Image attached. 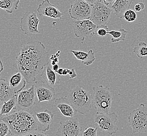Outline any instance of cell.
<instances>
[{
  "label": "cell",
  "mask_w": 147,
  "mask_h": 136,
  "mask_svg": "<svg viewBox=\"0 0 147 136\" xmlns=\"http://www.w3.org/2000/svg\"><path fill=\"white\" fill-rule=\"evenodd\" d=\"M50 57L44 44L40 41L24 45L16 57V65L28 84L35 83L37 76L49 64Z\"/></svg>",
  "instance_id": "obj_1"
},
{
  "label": "cell",
  "mask_w": 147,
  "mask_h": 136,
  "mask_svg": "<svg viewBox=\"0 0 147 136\" xmlns=\"http://www.w3.org/2000/svg\"><path fill=\"white\" fill-rule=\"evenodd\" d=\"M2 121L8 125L12 134L19 136L38 130V124L35 116L24 110H18L3 117Z\"/></svg>",
  "instance_id": "obj_2"
},
{
  "label": "cell",
  "mask_w": 147,
  "mask_h": 136,
  "mask_svg": "<svg viewBox=\"0 0 147 136\" xmlns=\"http://www.w3.org/2000/svg\"><path fill=\"white\" fill-rule=\"evenodd\" d=\"M68 100L77 112L84 115L91 108L92 96L90 92L80 86H76L69 93Z\"/></svg>",
  "instance_id": "obj_3"
},
{
  "label": "cell",
  "mask_w": 147,
  "mask_h": 136,
  "mask_svg": "<svg viewBox=\"0 0 147 136\" xmlns=\"http://www.w3.org/2000/svg\"><path fill=\"white\" fill-rule=\"evenodd\" d=\"M92 103L97 112L109 114L113 100V94L107 86H98L93 87Z\"/></svg>",
  "instance_id": "obj_4"
},
{
  "label": "cell",
  "mask_w": 147,
  "mask_h": 136,
  "mask_svg": "<svg viewBox=\"0 0 147 136\" xmlns=\"http://www.w3.org/2000/svg\"><path fill=\"white\" fill-rule=\"evenodd\" d=\"M128 123L134 133L147 132V108L144 103L133 110L128 117Z\"/></svg>",
  "instance_id": "obj_5"
},
{
  "label": "cell",
  "mask_w": 147,
  "mask_h": 136,
  "mask_svg": "<svg viewBox=\"0 0 147 136\" xmlns=\"http://www.w3.org/2000/svg\"><path fill=\"white\" fill-rule=\"evenodd\" d=\"M117 117L115 112L109 114L97 112L95 116L94 123L98 125L100 131L113 135L118 130L116 125Z\"/></svg>",
  "instance_id": "obj_6"
},
{
  "label": "cell",
  "mask_w": 147,
  "mask_h": 136,
  "mask_svg": "<svg viewBox=\"0 0 147 136\" xmlns=\"http://www.w3.org/2000/svg\"><path fill=\"white\" fill-rule=\"evenodd\" d=\"M112 9L100 1L92 6L90 20L97 27L106 26L111 18Z\"/></svg>",
  "instance_id": "obj_7"
},
{
  "label": "cell",
  "mask_w": 147,
  "mask_h": 136,
  "mask_svg": "<svg viewBox=\"0 0 147 136\" xmlns=\"http://www.w3.org/2000/svg\"><path fill=\"white\" fill-rule=\"evenodd\" d=\"M92 6L84 0H76L71 4L69 9L70 18L76 21L90 20Z\"/></svg>",
  "instance_id": "obj_8"
},
{
  "label": "cell",
  "mask_w": 147,
  "mask_h": 136,
  "mask_svg": "<svg viewBox=\"0 0 147 136\" xmlns=\"http://www.w3.org/2000/svg\"><path fill=\"white\" fill-rule=\"evenodd\" d=\"M97 26L90 20L74 21L73 24L74 34L77 38L81 39L83 42L85 38H91L96 35Z\"/></svg>",
  "instance_id": "obj_9"
},
{
  "label": "cell",
  "mask_w": 147,
  "mask_h": 136,
  "mask_svg": "<svg viewBox=\"0 0 147 136\" xmlns=\"http://www.w3.org/2000/svg\"><path fill=\"white\" fill-rule=\"evenodd\" d=\"M39 23V20L36 13L27 12L21 18L20 28L27 36H34L40 33L38 29Z\"/></svg>",
  "instance_id": "obj_10"
},
{
  "label": "cell",
  "mask_w": 147,
  "mask_h": 136,
  "mask_svg": "<svg viewBox=\"0 0 147 136\" xmlns=\"http://www.w3.org/2000/svg\"><path fill=\"white\" fill-rule=\"evenodd\" d=\"M82 127L77 118H69L60 122L56 133L57 136H80Z\"/></svg>",
  "instance_id": "obj_11"
},
{
  "label": "cell",
  "mask_w": 147,
  "mask_h": 136,
  "mask_svg": "<svg viewBox=\"0 0 147 136\" xmlns=\"http://www.w3.org/2000/svg\"><path fill=\"white\" fill-rule=\"evenodd\" d=\"M17 106L18 110H28L36 104L35 88L34 84L29 89L17 94Z\"/></svg>",
  "instance_id": "obj_12"
},
{
  "label": "cell",
  "mask_w": 147,
  "mask_h": 136,
  "mask_svg": "<svg viewBox=\"0 0 147 136\" xmlns=\"http://www.w3.org/2000/svg\"><path fill=\"white\" fill-rule=\"evenodd\" d=\"M36 95L38 103L55 101L56 94L55 89L47 85L42 81H36L34 83Z\"/></svg>",
  "instance_id": "obj_13"
},
{
  "label": "cell",
  "mask_w": 147,
  "mask_h": 136,
  "mask_svg": "<svg viewBox=\"0 0 147 136\" xmlns=\"http://www.w3.org/2000/svg\"><path fill=\"white\" fill-rule=\"evenodd\" d=\"M39 15L45 16L53 19H61L63 14L55 5L50 3L49 0H44L39 4L37 9Z\"/></svg>",
  "instance_id": "obj_14"
},
{
  "label": "cell",
  "mask_w": 147,
  "mask_h": 136,
  "mask_svg": "<svg viewBox=\"0 0 147 136\" xmlns=\"http://www.w3.org/2000/svg\"><path fill=\"white\" fill-rule=\"evenodd\" d=\"M54 106L60 110L62 115L68 118L74 117L77 112L69 102L67 96L56 99Z\"/></svg>",
  "instance_id": "obj_15"
},
{
  "label": "cell",
  "mask_w": 147,
  "mask_h": 136,
  "mask_svg": "<svg viewBox=\"0 0 147 136\" xmlns=\"http://www.w3.org/2000/svg\"><path fill=\"white\" fill-rule=\"evenodd\" d=\"M56 73V72L53 71L49 65H48L41 71L40 76L43 80V82L50 86V87L55 89L59 86L61 83L60 78L57 76Z\"/></svg>",
  "instance_id": "obj_16"
},
{
  "label": "cell",
  "mask_w": 147,
  "mask_h": 136,
  "mask_svg": "<svg viewBox=\"0 0 147 136\" xmlns=\"http://www.w3.org/2000/svg\"><path fill=\"white\" fill-rule=\"evenodd\" d=\"M134 0H116L112 4L111 9L119 18H124L125 13L129 10Z\"/></svg>",
  "instance_id": "obj_17"
},
{
  "label": "cell",
  "mask_w": 147,
  "mask_h": 136,
  "mask_svg": "<svg viewBox=\"0 0 147 136\" xmlns=\"http://www.w3.org/2000/svg\"><path fill=\"white\" fill-rule=\"evenodd\" d=\"M26 81L21 72H18L10 78L9 86L15 94L23 90L26 84Z\"/></svg>",
  "instance_id": "obj_18"
},
{
  "label": "cell",
  "mask_w": 147,
  "mask_h": 136,
  "mask_svg": "<svg viewBox=\"0 0 147 136\" xmlns=\"http://www.w3.org/2000/svg\"><path fill=\"white\" fill-rule=\"evenodd\" d=\"M35 116L37 122L43 127L42 131L45 133L49 129L54 117L52 112L49 110H46L42 112H36Z\"/></svg>",
  "instance_id": "obj_19"
},
{
  "label": "cell",
  "mask_w": 147,
  "mask_h": 136,
  "mask_svg": "<svg viewBox=\"0 0 147 136\" xmlns=\"http://www.w3.org/2000/svg\"><path fill=\"white\" fill-rule=\"evenodd\" d=\"M70 51L74 54L76 59L81 61L83 65L86 66L91 65L96 59L95 53L92 49L89 50L88 53L78 50H71Z\"/></svg>",
  "instance_id": "obj_20"
},
{
  "label": "cell",
  "mask_w": 147,
  "mask_h": 136,
  "mask_svg": "<svg viewBox=\"0 0 147 136\" xmlns=\"http://www.w3.org/2000/svg\"><path fill=\"white\" fill-rule=\"evenodd\" d=\"M15 93L9 87L6 80L0 79V106L12 98Z\"/></svg>",
  "instance_id": "obj_21"
},
{
  "label": "cell",
  "mask_w": 147,
  "mask_h": 136,
  "mask_svg": "<svg viewBox=\"0 0 147 136\" xmlns=\"http://www.w3.org/2000/svg\"><path fill=\"white\" fill-rule=\"evenodd\" d=\"M21 0H0V9L12 14L17 10Z\"/></svg>",
  "instance_id": "obj_22"
},
{
  "label": "cell",
  "mask_w": 147,
  "mask_h": 136,
  "mask_svg": "<svg viewBox=\"0 0 147 136\" xmlns=\"http://www.w3.org/2000/svg\"><path fill=\"white\" fill-rule=\"evenodd\" d=\"M17 97V94L14 95L12 98L2 104L0 108L1 115H9L12 110L16 109Z\"/></svg>",
  "instance_id": "obj_23"
},
{
  "label": "cell",
  "mask_w": 147,
  "mask_h": 136,
  "mask_svg": "<svg viewBox=\"0 0 147 136\" xmlns=\"http://www.w3.org/2000/svg\"><path fill=\"white\" fill-rule=\"evenodd\" d=\"M128 32L124 29H120L118 30L109 31L108 34L112 36L111 42L112 43H115L126 40L127 34Z\"/></svg>",
  "instance_id": "obj_24"
},
{
  "label": "cell",
  "mask_w": 147,
  "mask_h": 136,
  "mask_svg": "<svg viewBox=\"0 0 147 136\" xmlns=\"http://www.w3.org/2000/svg\"><path fill=\"white\" fill-rule=\"evenodd\" d=\"M133 52L138 58L142 59L147 56V44L144 42H139L137 46L135 47Z\"/></svg>",
  "instance_id": "obj_25"
},
{
  "label": "cell",
  "mask_w": 147,
  "mask_h": 136,
  "mask_svg": "<svg viewBox=\"0 0 147 136\" xmlns=\"http://www.w3.org/2000/svg\"><path fill=\"white\" fill-rule=\"evenodd\" d=\"M97 127L89 126L85 128V130L82 133L81 136H97Z\"/></svg>",
  "instance_id": "obj_26"
},
{
  "label": "cell",
  "mask_w": 147,
  "mask_h": 136,
  "mask_svg": "<svg viewBox=\"0 0 147 136\" xmlns=\"http://www.w3.org/2000/svg\"><path fill=\"white\" fill-rule=\"evenodd\" d=\"M124 18L128 22H133L137 19V14L135 11L129 9L125 13Z\"/></svg>",
  "instance_id": "obj_27"
},
{
  "label": "cell",
  "mask_w": 147,
  "mask_h": 136,
  "mask_svg": "<svg viewBox=\"0 0 147 136\" xmlns=\"http://www.w3.org/2000/svg\"><path fill=\"white\" fill-rule=\"evenodd\" d=\"M10 133L8 125L4 121H0V136H7Z\"/></svg>",
  "instance_id": "obj_28"
},
{
  "label": "cell",
  "mask_w": 147,
  "mask_h": 136,
  "mask_svg": "<svg viewBox=\"0 0 147 136\" xmlns=\"http://www.w3.org/2000/svg\"><path fill=\"white\" fill-rule=\"evenodd\" d=\"M109 29L107 26L97 27V30L96 31V35L100 37H105L107 34H108Z\"/></svg>",
  "instance_id": "obj_29"
},
{
  "label": "cell",
  "mask_w": 147,
  "mask_h": 136,
  "mask_svg": "<svg viewBox=\"0 0 147 136\" xmlns=\"http://www.w3.org/2000/svg\"><path fill=\"white\" fill-rule=\"evenodd\" d=\"M22 136H49L45 133L44 132L40 130H36L35 131H32V133L26 134L25 135Z\"/></svg>",
  "instance_id": "obj_30"
},
{
  "label": "cell",
  "mask_w": 147,
  "mask_h": 136,
  "mask_svg": "<svg viewBox=\"0 0 147 136\" xmlns=\"http://www.w3.org/2000/svg\"><path fill=\"white\" fill-rule=\"evenodd\" d=\"M145 7V4L142 2L138 3L135 6V11L136 12H140L142 10H143Z\"/></svg>",
  "instance_id": "obj_31"
},
{
  "label": "cell",
  "mask_w": 147,
  "mask_h": 136,
  "mask_svg": "<svg viewBox=\"0 0 147 136\" xmlns=\"http://www.w3.org/2000/svg\"><path fill=\"white\" fill-rule=\"evenodd\" d=\"M69 75L70 79H74L77 77V74L74 68H72L71 70H70V71L69 73Z\"/></svg>",
  "instance_id": "obj_32"
},
{
  "label": "cell",
  "mask_w": 147,
  "mask_h": 136,
  "mask_svg": "<svg viewBox=\"0 0 147 136\" xmlns=\"http://www.w3.org/2000/svg\"><path fill=\"white\" fill-rule=\"evenodd\" d=\"M101 1H103V3L105 4L106 6H108L113 4L116 0H101Z\"/></svg>",
  "instance_id": "obj_33"
},
{
  "label": "cell",
  "mask_w": 147,
  "mask_h": 136,
  "mask_svg": "<svg viewBox=\"0 0 147 136\" xmlns=\"http://www.w3.org/2000/svg\"><path fill=\"white\" fill-rule=\"evenodd\" d=\"M86 2L91 5V6H93L95 3L97 2V0H84Z\"/></svg>",
  "instance_id": "obj_34"
},
{
  "label": "cell",
  "mask_w": 147,
  "mask_h": 136,
  "mask_svg": "<svg viewBox=\"0 0 147 136\" xmlns=\"http://www.w3.org/2000/svg\"><path fill=\"white\" fill-rule=\"evenodd\" d=\"M4 70V65H3V62L2 61V60L0 58V79H1V73Z\"/></svg>",
  "instance_id": "obj_35"
},
{
  "label": "cell",
  "mask_w": 147,
  "mask_h": 136,
  "mask_svg": "<svg viewBox=\"0 0 147 136\" xmlns=\"http://www.w3.org/2000/svg\"><path fill=\"white\" fill-rule=\"evenodd\" d=\"M70 71V70H69L68 69H63L62 75H67V74H69Z\"/></svg>",
  "instance_id": "obj_36"
},
{
  "label": "cell",
  "mask_w": 147,
  "mask_h": 136,
  "mask_svg": "<svg viewBox=\"0 0 147 136\" xmlns=\"http://www.w3.org/2000/svg\"><path fill=\"white\" fill-rule=\"evenodd\" d=\"M53 70L55 72H57V71L58 70V69H59V65L58 64H56L55 65H53Z\"/></svg>",
  "instance_id": "obj_37"
},
{
  "label": "cell",
  "mask_w": 147,
  "mask_h": 136,
  "mask_svg": "<svg viewBox=\"0 0 147 136\" xmlns=\"http://www.w3.org/2000/svg\"><path fill=\"white\" fill-rule=\"evenodd\" d=\"M63 69L62 68H59L58 70L57 71V73L59 75H62L63 74Z\"/></svg>",
  "instance_id": "obj_38"
},
{
  "label": "cell",
  "mask_w": 147,
  "mask_h": 136,
  "mask_svg": "<svg viewBox=\"0 0 147 136\" xmlns=\"http://www.w3.org/2000/svg\"><path fill=\"white\" fill-rule=\"evenodd\" d=\"M7 136H18V135H13V134H12V133L11 132L10 133H9V135H7Z\"/></svg>",
  "instance_id": "obj_39"
},
{
  "label": "cell",
  "mask_w": 147,
  "mask_h": 136,
  "mask_svg": "<svg viewBox=\"0 0 147 136\" xmlns=\"http://www.w3.org/2000/svg\"><path fill=\"white\" fill-rule=\"evenodd\" d=\"M3 118V116L1 115V109H0V121H2Z\"/></svg>",
  "instance_id": "obj_40"
}]
</instances>
